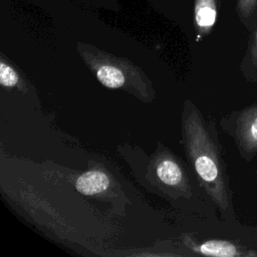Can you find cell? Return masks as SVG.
<instances>
[{
	"label": "cell",
	"mask_w": 257,
	"mask_h": 257,
	"mask_svg": "<svg viewBox=\"0 0 257 257\" xmlns=\"http://www.w3.org/2000/svg\"><path fill=\"white\" fill-rule=\"evenodd\" d=\"M184 139L189 156L206 191L220 210L229 208V191L218 147L198 113L184 118Z\"/></svg>",
	"instance_id": "obj_1"
},
{
	"label": "cell",
	"mask_w": 257,
	"mask_h": 257,
	"mask_svg": "<svg viewBox=\"0 0 257 257\" xmlns=\"http://www.w3.org/2000/svg\"><path fill=\"white\" fill-rule=\"evenodd\" d=\"M234 136L244 157L250 159L257 154V103L239 111L235 120Z\"/></svg>",
	"instance_id": "obj_2"
},
{
	"label": "cell",
	"mask_w": 257,
	"mask_h": 257,
	"mask_svg": "<svg viewBox=\"0 0 257 257\" xmlns=\"http://www.w3.org/2000/svg\"><path fill=\"white\" fill-rule=\"evenodd\" d=\"M95 75L98 81L108 88H120L126 86L131 80L136 79V68H123L112 63H103L95 66Z\"/></svg>",
	"instance_id": "obj_3"
},
{
	"label": "cell",
	"mask_w": 257,
	"mask_h": 257,
	"mask_svg": "<svg viewBox=\"0 0 257 257\" xmlns=\"http://www.w3.org/2000/svg\"><path fill=\"white\" fill-rule=\"evenodd\" d=\"M201 254L218 257H235V256H256L255 252H245L235 244L225 240H209L195 248Z\"/></svg>",
	"instance_id": "obj_4"
},
{
	"label": "cell",
	"mask_w": 257,
	"mask_h": 257,
	"mask_svg": "<svg viewBox=\"0 0 257 257\" xmlns=\"http://www.w3.org/2000/svg\"><path fill=\"white\" fill-rule=\"evenodd\" d=\"M109 186L107 175L101 171L92 170L80 175L76 182V190L83 195H94L103 192Z\"/></svg>",
	"instance_id": "obj_5"
},
{
	"label": "cell",
	"mask_w": 257,
	"mask_h": 257,
	"mask_svg": "<svg viewBox=\"0 0 257 257\" xmlns=\"http://www.w3.org/2000/svg\"><path fill=\"white\" fill-rule=\"evenodd\" d=\"M158 178L168 186H179L184 180V174L180 166L171 159L159 161L156 167Z\"/></svg>",
	"instance_id": "obj_6"
},
{
	"label": "cell",
	"mask_w": 257,
	"mask_h": 257,
	"mask_svg": "<svg viewBox=\"0 0 257 257\" xmlns=\"http://www.w3.org/2000/svg\"><path fill=\"white\" fill-rule=\"evenodd\" d=\"M216 16L215 6H198L196 9V22L203 29H210L215 24Z\"/></svg>",
	"instance_id": "obj_7"
},
{
	"label": "cell",
	"mask_w": 257,
	"mask_h": 257,
	"mask_svg": "<svg viewBox=\"0 0 257 257\" xmlns=\"http://www.w3.org/2000/svg\"><path fill=\"white\" fill-rule=\"evenodd\" d=\"M237 11L243 21L254 20L257 15V0H238Z\"/></svg>",
	"instance_id": "obj_8"
},
{
	"label": "cell",
	"mask_w": 257,
	"mask_h": 257,
	"mask_svg": "<svg viewBox=\"0 0 257 257\" xmlns=\"http://www.w3.org/2000/svg\"><path fill=\"white\" fill-rule=\"evenodd\" d=\"M18 79V75L12 67L4 62L0 63V82L3 86L12 87L17 84Z\"/></svg>",
	"instance_id": "obj_9"
},
{
	"label": "cell",
	"mask_w": 257,
	"mask_h": 257,
	"mask_svg": "<svg viewBox=\"0 0 257 257\" xmlns=\"http://www.w3.org/2000/svg\"><path fill=\"white\" fill-rule=\"evenodd\" d=\"M248 63L251 74L257 75V26L253 33V38L248 50Z\"/></svg>",
	"instance_id": "obj_10"
}]
</instances>
